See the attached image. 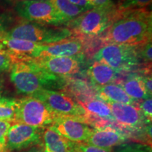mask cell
<instances>
[{
  "label": "cell",
  "instance_id": "6da1fadb",
  "mask_svg": "<svg viewBox=\"0 0 152 152\" xmlns=\"http://www.w3.org/2000/svg\"><path fill=\"white\" fill-rule=\"evenodd\" d=\"M121 11L103 36L106 44L140 47L151 42L152 16L147 9Z\"/></svg>",
  "mask_w": 152,
  "mask_h": 152
},
{
  "label": "cell",
  "instance_id": "5b68a950",
  "mask_svg": "<svg viewBox=\"0 0 152 152\" xmlns=\"http://www.w3.org/2000/svg\"><path fill=\"white\" fill-rule=\"evenodd\" d=\"M57 116L41 100L26 96L17 100L14 123L45 128L52 125Z\"/></svg>",
  "mask_w": 152,
  "mask_h": 152
},
{
  "label": "cell",
  "instance_id": "1f68e13d",
  "mask_svg": "<svg viewBox=\"0 0 152 152\" xmlns=\"http://www.w3.org/2000/svg\"><path fill=\"white\" fill-rule=\"evenodd\" d=\"M144 83L145 85L146 89L147 91L150 96H151L152 95V80H151V75H147L143 77Z\"/></svg>",
  "mask_w": 152,
  "mask_h": 152
},
{
  "label": "cell",
  "instance_id": "2e32d148",
  "mask_svg": "<svg viewBox=\"0 0 152 152\" xmlns=\"http://www.w3.org/2000/svg\"><path fill=\"white\" fill-rule=\"evenodd\" d=\"M42 147L45 152H71L70 141L60 134L52 125L44 128Z\"/></svg>",
  "mask_w": 152,
  "mask_h": 152
},
{
  "label": "cell",
  "instance_id": "4fadbf2b",
  "mask_svg": "<svg viewBox=\"0 0 152 152\" xmlns=\"http://www.w3.org/2000/svg\"><path fill=\"white\" fill-rule=\"evenodd\" d=\"M33 60L45 71L60 77L75 74L80 68L76 57H39Z\"/></svg>",
  "mask_w": 152,
  "mask_h": 152
},
{
  "label": "cell",
  "instance_id": "4316f807",
  "mask_svg": "<svg viewBox=\"0 0 152 152\" xmlns=\"http://www.w3.org/2000/svg\"><path fill=\"white\" fill-rule=\"evenodd\" d=\"M139 109L145 117V118L151 123L152 118V100L151 98L142 100L141 103L139 104Z\"/></svg>",
  "mask_w": 152,
  "mask_h": 152
},
{
  "label": "cell",
  "instance_id": "ac0fdd59",
  "mask_svg": "<svg viewBox=\"0 0 152 152\" xmlns=\"http://www.w3.org/2000/svg\"><path fill=\"white\" fill-rule=\"evenodd\" d=\"M98 96L101 99L106 102L132 104L134 105L136 102L130 98L118 84H108L104 86L97 87Z\"/></svg>",
  "mask_w": 152,
  "mask_h": 152
},
{
  "label": "cell",
  "instance_id": "f546056e",
  "mask_svg": "<svg viewBox=\"0 0 152 152\" xmlns=\"http://www.w3.org/2000/svg\"><path fill=\"white\" fill-rule=\"evenodd\" d=\"M12 123L10 121H0V143H6L7 132Z\"/></svg>",
  "mask_w": 152,
  "mask_h": 152
},
{
  "label": "cell",
  "instance_id": "cb8c5ba5",
  "mask_svg": "<svg viewBox=\"0 0 152 152\" xmlns=\"http://www.w3.org/2000/svg\"><path fill=\"white\" fill-rule=\"evenodd\" d=\"M71 152H113L111 149L100 148L85 142H73L70 141Z\"/></svg>",
  "mask_w": 152,
  "mask_h": 152
},
{
  "label": "cell",
  "instance_id": "e575fe53",
  "mask_svg": "<svg viewBox=\"0 0 152 152\" xmlns=\"http://www.w3.org/2000/svg\"><path fill=\"white\" fill-rule=\"evenodd\" d=\"M6 143H0V152H9Z\"/></svg>",
  "mask_w": 152,
  "mask_h": 152
},
{
  "label": "cell",
  "instance_id": "d4e9b609",
  "mask_svg": "<svg viewBox=\"0 0 152 152\" xmlns=\"http://www.w3.org/2000/svg\"><path fill=\"white\" fill-rule=\"evenodd\" d=\"M151 0H123L121 4L117 6V8L121 11L144 9L151 5Z\"/></svg>",
  "mask_w": 152,
  "mask_h": 152
},
{
  "label": "cell",
  "instance_id": "3957f363",
  "mask_svg": "<svg viewBox=\"0 0 152 152\" xmlns=\"http://www.w3.org/2000/svg\"><path fill=\"white\" fill-rule=\"evenodd\" d=\"M120 15L117 6L109 9L94 8L83 13L66 26L80 37H95L104 34Z\"/></svg>",
  "mask_w": 152,
  "mask_h": 152
},
{
  "label": "cell",
  "instance_id": "7c38bea8",
  "mask_svg": "<svg viewBox=\"0 0 152 152\" xmlns=\"http://www.w3.org/2000/svg\"><path fill=\"white\" fill-rule=\"evenodd\" d=\"M2 49L8 53L13 63L28 61L38 58L41 45L5 36L0 41Z\"/></svg>",
  "mask_w": 152,
  "mask_h": 152
},
{
  "label": "cell",
  "instance_id": "5bb4252c",
  "mask_svg": "<svg viewBox=\"0 0 152 152\" xmlns=\"http://www.w3.org/2000/svg\"><path fill=\"white\" fill-rule=\"evenodd\" d=\"M82 42L78 39H68L56 43L41 45L39 57H76L83 52Z\"/></svg>",
  "mask_w": 152,
  "mask_h": 152
},
{
  "label": "cell",
  "instance_id": "7a4b0ae2",
  "mask_svg": "<svg viewBox=\"0 0 152 152\" xmlns=\"http://www.w3.org/2000/svg\"><path fill=\"white\" fill-rule=\"evenodd\" d=\"M10 80L19 94L33 96L42 90H54L65 85V79L49 73L33 60L14 63Z\"/></svg>",
  "mask_w": 152,
  "mask_h": 152
},
{
  "label": "cell",
  "instance_id": "ba28073f",
  "mask_svg": "<svg viewBox=\"0 0 152 152\" xmlns=\"http://www.w3.org/2000/svg\"><path fill=\"white\" fill-rule=\"evenodd\" d=\"M31 96L43 102L58 116L75 118L85 123L86 111L79 102H76L64 93L56 90H42Z\"/></svg>",
  "mask_w": 152,
  "mask_h": 152
},
{
  "label": "cell",
  "instance_id": "484cf974",
  "mask_svg": "<svg viewBox=\"0 0 152 152\" xmlns=\"http://www.w3.org/2000/svg\"><path fill=\"white\" fill-rule=\"evenodd\" d=\"M13 64L14 63L10 56L0 45V73L10 71Z\"/></svg>",
  "mask_w": 152,
  "mask_h": 152
},
{
  "label": "cell",
  "instance_id": "f1b7e54d",
  "mask_svg": "<svg viewBox=\"0 0 152 152\" xmlns=\"http://www.w3.org/2000/svg\"><path fill=\"white\" fill-rule=\"evenodd\" d=\"M94 8L98 9H113L116 5L112 0H88Z\"/></svg>",
  "mask_w": 152,
  "mask_h": 152
},
{
  "label": "cell",
  "instance_id": "8992f818",
  "mask_svg": "<svg viewBox=\"0 0 152 152\" xmlns=\"http://www.w3.org/2000/svg\"><path fill=\"white\" fill-rule=\"evenodd\" d=\"M15 10L28 22L58 27L67 24L49 0H20L16 4Z\"/></svg>",
  "mask_w": 152,
  "mask_h": 152
},
{
  "label": "cell",
  "instance_id": "7402d4cb",
  "mask_svg": "<svg viewBox=\"0 0 152 152\" xmlns=\"http://www.w3.org/2000/svg\"><path fill=\"white\" fill-rule=\"evenodd\" d=\"M17 100L0 96V121L14 123Z\"/></svg>",
  "mask_w": 152,
  "mask_h": 152
},
{
  "label": "cell",
  "instance_id": "52a82bcc",
  "mask_svg": "<svg viewBox=\"0 0 152 152\" xmlns=\"http://www.w3.org/2000/svg\"><path fill=\"white\" fill-rule=\"evenodd\" d=\"M138 47L106 44L95 53L94 59L106 64L116 71L132 70L140 63Z\"/></svg>",
  "mask_w": 152,
  "mask_h": 152
},
{
  "label": "cell",
  "instance_id": "8fae6325",
  "mask_svg": "<svg viewBox=\"0 0 152 152\" xmlns=\"http://www.w3.org/2000/svg\"><path fill=\"white\" fill-rule=\"evenodd\" d=\"M52 126L64 138L73 142H85L94 130L83 121L68 116H57Z\"/></svg>",
  "mask_w": 152,
  "mask_h": 152
},
{
  "label": "cell",
  "instance_id": "e0dca14e",
  "mask_svg": "<svg viewBox=\"0 0 152 152\" xmlns=\"http://www.w3.org/2000/svg\"><path fill=\"white\" fill-rule=\"evenodd\" d=\"M88 75L97 87L111 84L116 79L117 71L104 63L94 61L89 67Z\"/></svg>",
  "mask_w": 152,
  "mask_h": 152
},
{
  "label": "cell",
  "instance_id": "d6a6232c",
  "mask_svg": "<svg viewBox=\"0 0 152 152\" xmlns=\"http://www.w3.org/2000/svg\"><path fill=\"white\" fill-rule=\"evenodd\" d=\"M2 20L3 19L0 17V41L5 37L6 34L7 33V30H6V26Z\"/></svg>",
  "mask_w": 152,
  "mask_h": 152
},
{
  "label": "cell",
  "instance_id": "44dd1931",
  "mask_svg": "<svg viewBox=\"0 0 152 152\" xmlns=\"http://www.w3.org/2000/svg\"><path fill=\"white\" fill-rule=\"evenodd\" d=\"M49 1L54 6L58 14L66 20L67 23L78 17L83 13L87 11L85 9L74 5L68 0H49Z\"/></svg>",
  "mask_w": 152,
  "mask_h": 152
},
{
  "label": "cell",
  "instance_id": "9c48e42d",
  "mask_svg": "<svg viewBox=\"0 0 152 152\" xmlns=\"http://www.w3.org/2000/svg\"><path fill=\"white\" fill-rule=\"evenodd\" d=\"M43 130L44 128L13 123L7 132L6 144L9 151L42 145Z\"/></svg>",
  "mask_w": 152,
  "mask_h": 152
},
{
  "label": "cell",
  "instance_id": "30bf717a",
  "mask_svg": "<svg viewBox=\"0 0 152 152\" xmlns=\"http://www.w3.org/2000/svg\"><path fill=\"white\" fill-rule=\"evenodd\" d=\"M109 106L114 121L127 129H140L151 124L139 109L132 104L106 102Z\"/></svg>",
  "mask_w": 152,
  "mask_h": 152
},
{
  "label": "cell",
  "instance_id": "603a6c76",
  "mask_svg": "<svg viewBox=\"0 0 152 152\" xmlns=\"http://www.w3.org/2000/svg\"><path fill=\"white\" fill-rule=\"evenodd\" d=\"M115 152H152L151 146L141 143H126L115 147Z\"/></svg>",
  "mask_w": 152,
  "mask_h": 152
},
{
  "label": "cell",
  "instance_id": "83f0119b",
  "mask_svg": "<svg viewBox=\"0 0 152 152\" xmlns=\"http://www.w3.org/2000/svg\"><path fill=\"white\" fill-rule=\"evenodd\" d=\"M139 48H140V51L138 50L140 58H142L144 62L151 63L152 58L151 42H149L142 45V47H140Z\"/></svg>",
  "mask_w": 152,
  "mask_h": 152
},
{
  "label": "cell",
  "instance_id": "277c9868",
  "mask_svg": "<svg viewBox=\"0 0 152 152\" xmlns=\"http://www.w3.org/2000/svg\"><path fill=\"white\" fill-rule=\"evenodd\" d=\"M8 37L23 39L39 45H49L71 39L73 32L69 28L23 22L7 31Z\"/></svg>",
  "mask_w": 152,
  "mask_h": 152
},
{
  "label": "cell",
  "instance_id": "d6986e66",
  "mask_svg": "<svg viewBox=\"0 0 152 152\" xmlns=\"http://www.w3.org/2000/svg\"><path fill=\"white\" fill-rule=\"evenodd\" d=\"M79 103L84 108L87 115L104 121H114L109 106L101 99H90Z\"/></svg>",
  "mask_w": 152,
  "mask_h": 152
},
{
  "label": "cell",
  "instance_id": "d590c367",
  "mask_svg": "<svg viewBox=\"0 0 152 152\" xmlns=\"http://www.w3.org/2000/svg\"><path fill=\"white\" fill-rule=\"evenodd\" d=\"M1 90H2V83H1V82L0 81V96H1Z\"/></svg>",
  "mask_w": 152,
  "mask_h": 152
},
{
  "label": "cell",
  "instance_id": "ffe728a7",
  "mask_svg": "<svg viewBox=\"0 0 152 152\" xmlns=\"http://www.w3.org/2000/svg\"><path fill=\"white\" fill-rule=\"evenodd\" d=\"M121 86L126 94L135 102L151 98V96L148 94L144 83L143 77L142 76L130 77Z\"/></svg>",
  "mask_w": 152,
  "mask_h": 152
},
{
  "label": "cell",
  "instance_id": "9a60e30c",
  "mask_svg": "<svg viewBox=\"0 0 152 152\" xmlns=\"http://www.w3.org/2000/svg\"><path fill=\"white\" fill-rule=\"evenodd\" d=\"M129 141L128 137L120 131L110 127H103L93 130L88 140L85 143L106 149H111Z\"/></svg>",
  "mask_w": 152,
  "mask_h": 152
},
{
  "label": "cell",
  "instance_id": "836d02e7",
  "mask_svg": "<svg viewBox=\"0 0 152 152\" xmlns=\"http://www.w3.org/2000/svg\"><path fill=\"white\" fill-rule=\"evenodd\" d=\"M23 152H45V151L42 145H38L28 148Z\"/></svg>",
  "mask_w": 152,
  "mask_h": 152
},
{
  "label": "cell",
  "instance_id": "4dcf8cb0",
  "mask_svg": "<svg viewBox=\"0 0 152 152\" xmlns=\"http://www.w3.org/2000/svg\"><path fill=\"white\" fill-rule=\"evenodd\" d=\"M68 1L72 4H73L74 5L77 6L80 8L85 9L86 11L94 9L93 6L91 4L88 0H68Z\"/></svg>",
  "mask_w": 152,
  "mask_h": 152
}]
</instances>
